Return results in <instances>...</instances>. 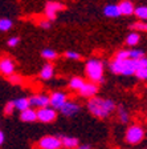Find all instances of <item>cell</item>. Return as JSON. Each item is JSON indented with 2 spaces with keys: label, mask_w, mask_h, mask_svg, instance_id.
I'll return each instance as SVG.
<instances>
[{
  "label": "cell",
  "mask_w": 147,
  "mask_h": 149,
  "mask_svg": "<svg viewBox=\"0 0 147 149\" xmlns=\"http://www.w3.org/2000/svg\"><path fill=\"white\" fill-rule=\"evenodd\" d=\"M88 111L90 115L97 118H107L113 115L117 109V104L111 99H105V97L94 96L88 100L86 102Z\"/></svg>",
  "instance_id": "6da1fadb"
},
{
  "label": "cell",
  "mask_w": 147,
  "mask_h": 149,
  "mask_svg": "<svg viewBox=\"0 0 147 149\" xmlns=\"http://www.w3.org/2000/svg\"><path fill=\"white\" fill-rule=\"evenodd\" d=\"M115 111H117V116H118V120H119L121 124H129L130 120H131L129 109H126L123 105H117Z\"/></svg>",
  "instance_id": "2e32d148"
},
{
  "label": "cell",
  "mask_w": 147,
  "mask_h": 149,
  "mask_svg": "<svg viewBox=\"0 0 147 149\" xmlns=\"http://www.w3.org/2000/svg\"><path fill=\"white\" fill-rule=\"evenodd\" d=\"M146 137V132H144L143 127L141 124H131L127 127L125 132V141L130 145H138Z\"/></svg>",
  "instance_id": "277c9868"
},
{
  "label": "cell",
  "mask_w": 147,
  "mask_h": 149,
  "mask_svg": "<svg viewBox=\"0 0 147 149\" xmlns=\"http://www.w3.org/2000/svg\"><path fill=\"white\" fill-rule=\"evenodd\" d=\"M139 41H141V36H139L138 32H130L126 36V44L129 47H135Z\"/></svg>",
  "instance_id": "7402d4cb"
},
{
  "label": "cell",
  "mask_w": 147,
  "mask_h": 149,
  "mask_svg": "<svg viewBox=\"0 0 147 149\" xmlns=\"http://www.w3.org/2000/svg\"><path fill=\"white\" fill-rule=\"evenodd\" d=\"M144 149H147V146H146V148H144Z\"/></svg>",
  "instance_id": "8d00e7d4"
},
{
  "label": "cell",
  "mask_w": 147,
  "mask_h": 149,
  "mask_svg": "<svg viewBox=\"0 0 147 149\" xmlns=\"http://www.w3.org/2000/svg\"><path fill=\"white\" fill-rule=\"evenodd\" d=\"M4 140H6V136H4V132L0 129V146L4 144Z\"/></svg>",
  "instance_id": "836d02e7"
},
{
  "label": "cell",
  "mask_w": 147,
  "mask_h": 149,
  "mask_svg": "<svg viewBox=\"0 0 147 149\" xmlns=\"http://www.w3.org/2000/svg\"><path fill=\"white\" fill-rule=\"evenodd\" d=\"M53 76H55V67H53L50 63L44 64L40 69V77L43 79V80H50Z\"/></svg>",
  "instance_id": "ac0fdd59"
},
{
  "label": "cell",
  "mask_w": 147,
  "mask_h": 149,
  "mask_svg": "<svg viewBox=\"0 0 147 149\" xmlns=\"http://www.w3.org/2000/svg\"><path fill=\"white\" fill-rule=\"evenodd\" d=\"M85 73L86 77L90 83L94 84H101L105 81V65L104 61L99 59H90L86 61L85 64Z\"/></svg>",
  "instance_id": "7a4b0ae2"
},
{
  "label": "cell",
  "mask_w": 147,
  "mask_h": 149,
  "mask_svg": "<svg viewBox=\"0 0 147 149\" xmlns=\"http://www.w3.org/2000/svg\"><path fill=\"white\" fill-rule=\"evenodd\" d=\"M110 71L113 72L114 74H123V76H131V74L135 73V71L138 69L139 67V60H123V61H119V60H113L110 63Z\"/></svg>",
  "instance_id": "3957f363"
},
{
  "label": "cell",
  "mask_w": 147,
  "mask_h": 149,
  "mask_svg": "<svg viewBox=\"0 0 147 149\" xmlns=\"http://www.w3.org/2000/svg\"><path fill=\"white\" fill-rule=\"evenodd\" d=\"M60 140H61L62 148L65 149H76L77 146L80 145L78 139L73 136H60Z\"/></svg>",
  "instance_id": "5bb4252c"
},
{
  "label": "cell",
  "mask_w": 147,
  "mask_h": 149,
  "mask_svg": "<svg viewBox=\"0 0 147 149\" xmlns=\"http://www.w3.org/2000/svg\"><path fill=\"white\" fill-rule=\"evenodd\" d=\"M104 13L107 17H118V16H121L119 9H118L117 4H109V6H106L104 9Z\"/></svg>",
  "instance_id": "44dd1931"
},
{
  "label": "cell",
  "mask_w": 147,
  "mask_h": 149,
  "mask_svg": "<svg viewBox=\"0 0 147 149\" xmlns=\"http://www.w3.org/2000/svg\"><path fill=\"white\" fill-rule=\"evenodd\" d=\"M58 111H60V113H61L62 116H65V117H73V116L80 113L81 105L77 101H74V100H68Z\"/></svg>",
  "instance_id": "ba28073f"
},
{
  "label": "cell",
  "mask_w": 147,
  "mask_h": 149,
  "mask_svg": "<svg viewBox=\"0 0 147 149\" xmlns=\"http://www.w3.org/2000/svg\"><path fill=\"white\" fill-rule=\"evenodd\" d=\"M20 120L24 121V123H33V121H37L36 109L29 107V108H27L25 111L20 112Z\"/></svg>",
  "instance_id": "e0dca14e"
},
{
  "label": "cell",
  "mask_w": 147,
  "mask_h": 149,
  "mask_svg": "<svg viewBox=\"0 0 147 149\" xmlns=\"http://www.w3.org/2000/svg\"><path fill=\"white\" fill-rule=\"evenodd\" d=\"M134 74L137 76L138 80L147 81V59L146 57L139 60V67H138V69L135 71Z\"/></svg>",
  "instance_id": "9a60e30c"
},
{
  "label": "cell",
  "mask_w": 147,
  "mask_h": 149,
  "mask_svg": "<svg viewBox=\"0 0 147 149\" xmlns=\"http://www.w3.org/2000/svg\"><path fill=\"white\" fill-rule=\"evenodd\" d=\"M8 81L12 84V85H21V84L24 83V79H23L21 74L12 73L11 76H8Z\"/></svg>",
  "instance_id": "83f0119b"
},
{
  "label": "cell",
  "mask_w": 147,
  "mask_h": 149,
  "mask_svg": "<svg viewBox=\"0 0 147 149\" xmlns=\"http://www.w3.org/2000/svg\"><path fill=\"white\" fill-rule=\"evenodd\" d=\"M134 15L137 16V17L139 19V20H142V22L147 20V6L135 7V9H134Z\"/></svg>",
  "instance_id": "cb8c5ba5"
},
{
  "label": "cell",
  "mask_w": 147,
  "mask_h": 149,
  "mask_svg": "<svg viewBox=\"0 0 147 149\" xmlns=\"http://www.w3.org/2000/svg\"><path fill=\"white\" fill-rule=\"evenodd\" d=\"M39 149H62L60 136H44L37 143Z\"/></svg>",
  "instance_id": "5b68a950"
},
{
  "label": "cell",
  "mask_w": 147,
  "mask_h": 149,
  "mask_svg": "<svg viewBox=\"0 0 147 149\" xmlns=\"http://www.w3.org/2000/svg\"><path fill=\"white\" fill-rule=\"evenodd\" d=\"M15 69H16V65L15 61H13L11 57L8 56H4L0 59V73L4 74V76H11L12 73H15Z\"/></svg>",
  "instance_id": "7c38bea8"
},
{
  "label": "cell",
  "mask_w": 147,
  "mask_h": 149,
  "mask_svg": "<svg viewBox=\"0 0 147 149\" xmlns=\"http://www.w3.org/2000/svg\"><path fill=\"white\" fill-rule=\"evenodd\" d=\"M39 25H40L41 28H44V29H49V28L52 27V23L49 22V20H40V23H39Z\"/></svg>",
  "instance_id": "d6a6232c"
},
{
  "label": "cell",
  "mask_w": 147,
  "mask_h": 149,
  "mask_svg": "<svg viewBox=\"0 0 147 149\" xmlns=\"http://www.w3.org/2000/svg\"><path fill=\"white\" fill-rule=\"evenodd\" d=\"M13 112H15V107H13V102H12V101H8L6 105H4V108H3V113H4L6 116H12Z\"/></svg>",
  "instance_id": "f546056e"
},
{
  "label": "cell",
  "mask_w": 147,
  "mask_h": 149,
  "mask_svg": "<svg viewBox=\"0 0 147 149\" xmlns=\"http://www.w3.org/2000/svg\"><path fill=\"white\" fill-rule=\"evenodd\" d=\"M19 43H20V39H19L17 36H12V37H9L8 39V47H11V48L17 47Z\"/></svg>",
  "instance_id": "1f68e13d"
},
{
  "label": "cell",
  "mask_w": 147,
  "mask_h": 149,
  "mask_svg": "<svg viewBox=\"0 0 147 149\" xmlns=\"http://www.w3.org/2000/svg\"><path fill=\"white\" fill-rule=\"evenodd\" d=\"M68 93L62 92V91H56L49 95V107H52L53 109L58 111L68 101Z\"/></svg>",
  "instance_id": "52a82bcc"
},
{
  "label": "cell",
  "mask_w": 147,
  "mask_h": 149,
  "mask_svg": "<svg viewBox=\"0 0 147 149\" xmlns=\"http://www.w3.org/2000/svg\"><path fill=\"white\" fill-rule=\"evenodd\" d=\"M65 57L69 60H81V55L78 52H74V51H68L65 53Z\"/></svg>",
  "instance_id": "4dcf8cb0"
},
{
  "label": "cell",
  "mask_w": 147,
  "mask_h": 149,
  "mask_svg": "<svg viewBox=\"0 0 147 149\" xmlns=\"http://www.w3.org/2000/svg\"><path fill=\"white\" fill-rule=\"evenodd\" d=\"M86 81L84 80L82 77H80V76H74V77H72L70 80H69V84H68V87H69V89L74 91V92H78V91L82 88V85L85 84Z\"/></svg>",
  "instance_id": "d6986e66"
},
{
  "label": "cell",
  "mask_w": 147,
  "mask_h": 149,
  "mask_svg": "<svg viewBox=\"0 0 147 149\" xmlns=\"http://www.w3.org/2000/svg\"><path fill=\"white\" fill-rule=\"evenodd\" d=\"M13 23L11 19H7V17H1L0 19V32H7L12 28Z\"/></svg>",
  "instance_id": "4316f807"
},
{
  "label": "cell",
  "mask_w": 147,
  "mask_h": 149,
  "mask_svg": "<svg viewBox=\"0 0 147 149\" xmlns=\"http://www.w3.org/2000/svg\"><path fill=\"white\" fill-rule=\"evenodd\" d=\"M114 60H119V61H123V60H129V49H121L115 53L114 56Z\"/></svg>",
  "instance_id": "f1b7e54d"
},
{
  "label": "cell",
  "mask_w": 147,
  "mask_h": 149,
  "mask_svg": "<svg viewBox=\"0 0 147 149\" xmlns=\"http://www.w3.org/2000/svg\"><path fill=\"white\" fill-rule=\"evenodd\" d=\"M76 149H92V146L88 145V144H84V145H78Z\"/></svg>",
  "instance_id": "e575fe53"
},
{
  "label": "cell",
  "mask_w": 147,
  "mask_h": 149,
  "mask_svg": "<svg viewBox=\"0 0 147 149\" xmlns=\"http://www.w3.org/2000/svg\"><path fill=\"white\" fill-rule=\"evenodd\" d=\"M97 93H98V85L94 83H90V81H86L82 85V88L78 91V95H80L82 99H86V100L97 96Z\"/></svg>",
  "instance_id": "8fae6325"
},
{
  "label": "cell",
  "mask_w": 147,
  "mask_h": 149,
  "mask_svg": "<svg viewBox=\"0 0 147 149\" xmlns=\"http://www.w3.org/2000/svg\"><path fill=\"white\" fill-rule=\"evenodd\" d=\"M29 107L33 109H41L44 107H49V95L46 93H37L29 97Z\"/></svg>",
  "instance_id": "9c48e42d"
},
{
  "label": "cell",
  "mask_w": 147,
  "mask_h": 149,
  "mask_svg": "<svg viewBox=\"0 0 147 149\" xmlns=\"http://www.w3.org/2000/svg\"><path fill=\"white\" fill-rule=\"evenodd\" d=\"M41 56H43L45 60H48V61H53V60H56L58 57V53L56 52L55 49H50V48H45V49L41 51Z\"/></svg>",
  "instance_id": "603a6c76"
},
{
  "label": "cell",
  "mask_w": 147,
  "mask_h": 149,
  "mask_svg": "<svg viewBox=\"0 0 147 149\" xmlns=\"http://www.w3.org/2000/svg\"><path fill=\"white\" fill-rule=\"evenodd\" d=\"M13 107H15V111L23 112L27 108H29V100L27 97H19V99L13 100Z\"/></svg>",
  "instance_id": "ffe728a7"
},
{
  "label": "cell",
  "mask_w": 147,
  "mask_h": 149,
  "mask_svg": "<svg viewBox=\"0 0 147 149\" xmlns=\"http://www.w3.org/2000/svg\"><path fill=\"white\" fill-rule=\"evenodd\" d=\"M36 115L39 121L44 123V124H49V123H53L57 118V111L53 109L52 107H44L41 109H37Z\"/></svg>",
  "instance_id": "8992f818"
},
{
  "label": "cell",
  "mask_w": 147,
  "mask_h": 149,
  "mask_svg": "<svg viewBox=\"0 0 147 149\" xmlns=\"http://www.w3.org/2000/svg\"><path fill=\"white\" fill-rule=\"evenodd\" d=\"M144 57V52L142 49H137V48H133V49H129V59L130 60H141Z\"/></svg>",
  "instance_id": "d4e9b609"
},
{
  "label": "cell",
  "mask_w": 147,
  "mask_h": 149,
  "mask_svg": "<svg viewBox=\"0 0 147 149\" xmlns=\"http://www.w3.org/2000/svg\"><path fill=\"white\" fill-rule=\"evenodd\" d=\"M130 28L133 31H139V32H147V23L146 22H142V20H138V22L133 23L130 24Z\"/></svg>",
  "instance_id": "484cf974"
},
{
  "label": "cell",
  "mask_w": 147,
  "mask_h": 149,
  "mask_svg": "<svg viewBox=\"0 0 147 149\" xmlns=\"http://www.w3.org/2000/svg\"><path fill=\"white\" fill-rule=\"evenodd\" d=\"M146 120H147V112H146Z\"/></svg>",
  "instance_id": "d590c367"
},
{
  "label": "cell",
  "mask_w": 147,
  "mask_h": 149,
  "mask_svg": "<svg viewBox=\"0 0 147 149\" xmlns=\"http://www.w3.org/2000/svg\"><path fill=\"white\" fill-rule=\"evenodd\" d=\"M64 8H65V6L62 3H60V1H49V3H46V6H45L46 20H49V22L55 20L57 13L60 11H62Z\"/></svg>",
  "instance_id": "30bf717a"
},
{
  "label": "cell",
  "mask_w": 147,
  "mask_h": 149,
  "mask_svg": "<svg viewBox=\"0 0 147 149\" xmlns=\"http://www.w3.org/2000/svg\"><path fill=\"white\" fill-rule=\"evenodd\" d=\"M118 9H119V13L123 16H130L134 15V4L130 0H122L119 4H118Z\"/></svg>",
  "instance_id": "4fadbf2b"
}]
</instances>
